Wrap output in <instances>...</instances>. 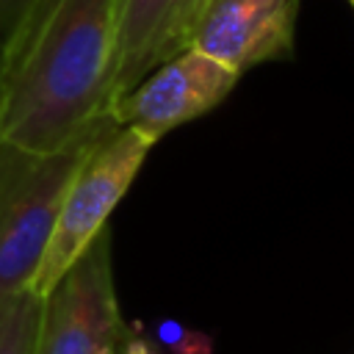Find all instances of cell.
<instances>
[{"instance_id":"cell-1","label":"cell","mask_w":354,"mask_h":354,"mask_svg":"<svg viewBox=\"0 0 354 354\" xmlns=\"http://www.w3.org/2000/svg\"><path fill=\"white\" fill-rule=\"evenodd\" d=\"M119 0H47L0 72V141L64 149L113 119Z\"/></svg>"},{"instance_id":"cell-2","label":"cell","mask_w":354,"mask_h":354,"mask_svg":"<svg viewBox=\"0 0 354 354\" xmlns=\"http://www.w3.org/2000/svg\"><path fill=\"white\" fill-rule=\"evenodd\" d=\"M113 130L111 122L55 152L0 141V304L30 288L75 174Z\"/></svg>"},{"instance_id":"cell-3","label":"cell","mask_w":354,"mask_h":354,"mask_svg":"<svg viewBox=\"0 0 354 354\" xmlns=\"http://www.w3.org/2000/svg\"><path fill=\"white\" fill-rule=\"evenodd\" d=\"M152 147L155 144L149 138L130 127H116L94 147L64 196L44 260L30 282L36 296H47L69 266L88 249V243L105 230L111 210L133 185Z\"/></svg>"},{"instance_id":"cell-4","label":"cell","mask_w":354,"mask_h":354,"mask_svg":"<svg viewBox=\"0 0 354 354\" xmlns=\"http://www.w3.org/2000/svg\"><path fill=\"white\" fill-rule=\"evenodd\" d=\"M127 335L102 230L44 296L36 354H119Z\"/></svg>"},{"instance_id":"cell-5","label":"cell","mask_w":354,"mask_h":354,"mask_svg":"<svg viewBox=\"0 0 354 354\" xmlns=\"http://www.w3.org/2000/svg\"><path fill=\"white\" fill-rule=\"evenodd\" d=\"M238 77L241 75L188 47L122 94L108 116L116 127H130L155 144L174 127L221 105Z\"/></svg>"},{"instance_id":"cell-6","label":"cell","mask_w":354,"mask_h":354,"mask_svg":"<svg viewBox=\"0 0 354 354\" xmlns=\"http://www.w3.org/2000/svg\"><path fill=\"white\" fill-rule=\"evenodd\" d=\"M301 0H210L191 47L241 75L293 53Z\"/></svg>"},{"instance_id":"cell-7","label":"cell","mask_w":354,"mask_h":354,"mask_svg":"<svg viewBox=\"0 0 354 354\" xmlns=\"http://www.w3.org/2000/svg\"><path fill=\"white\" fill-rule=\"evenodd\" d=\"M207 3L210 0H119L113 102L160 64L191 47Z\"/></svg>"},{"instance_id":"cell-8","label":"cell","mask_w":354,"mask_h":354,"mask_svg":"<svg viewBox=\"0 0 354 354\" xmlns=\"http://www.w3.org/2000/svg\"><path fill=\"white\" fill-rule=\"evenodd\" d=\"M44 296L30 288L0 304V354H36Z\"/></svg>"},{"instance_id":"cell-9","label":"cell","mask_w":354,"mask_h":354,"mask_svg":"<svg viewBox=\"0 0 354 354\" xmlns=\"http://www.w3.org/2000/svg\"><path fill=\"white\" fill-rule=\"evenodd\" d=\"M47 0H0V72L11 64Z\"/></svg>"},{"instance_id":"cell-10","label":"cell","mask_w":354,"mask_h":354,"mask_svg":"<svg viewBox=\"0 0 354 354\" xmlns=\"http://www.w3.org/2000/svg\"><path fill=\"white\" fill-rule=\"evenodd\" d=\"M149 343H155L158 348L169 351V354H213V340L210 335L191 329L174 318H158L147 335Z\"/></svg>"},{"instance_id":"cell-11","label":"cell","mask_w":354,"mask_h":354,"mask_svg":"<svg viewBox=\"0 0 354 354\" xmlns=\"http://www.w3.org/2000/svg\"><path fill=\"white\" fill-rule=\"evenodd\" d=\"M119 354H158V351L152 348V343H149L147 337H141V335H136V332H130Z\"/></svg>"},{"instance_id":"cell-12","label":"cell","mask_w":354,"mask_h":354,"mask_svg":"<svg viewBox=\"0 0 354 354\" xmlns=\"http://www.w3.org/2000/svg\"><path fill=\"white\" fill-rule=\"evenodd\" d=\"M346 3H348V6H351V11H354V0H346Z\"/></svg>"}]
</instances>
